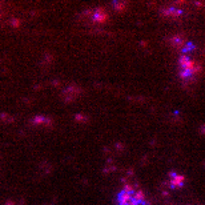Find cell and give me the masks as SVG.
<instances>
[{
    "label": "cell",
    "instance_id": "cell-5",
    "mask_svg": "<svg viewBox=\"0 0 205 205\" xmlns=\"http://www.w3.org/2000/svg\"><path fill=\"white\" fill-rule=\"evenodd\" d=\"M185 184V177L182 174H179V173H170L169 174V185L170 188H173V189H180L182 188Z\"/></svg>",
    "mask_w": 205,
    "mask_h": 205
},
{
    "label": "cell",
    "instance_id": "cell-7",
    "mask_svg": "<svg viewBox=\"0 0 205 205\" xmlns=\"http://www.w3.org/2000/svg\"><path fill=\"white\" fill-rule=\"evenodd\" d=\"M32 124L33 125H43V127H49V125H52V120L47 116H43V115H38L35 117L32 118Z\"/></svg>",
    "mask_w": 205,
    "mask_h": 205
},
{
    "label": "cell",
    "instance_id": "cell-11",
    "mask_svg": "<svg viewBox=\"0 0 205 205\" xmlns=\"http://www.w3.org/2000/svg\"><path fill=\"white\" fill-rule=\"evenodd\" d=\"M6 205H15V204H13V202H7Z\"/></svg>",
    "mask_w": 205,
    "mask_h": 205
},
{
    "label": "cell",
    "instance_id": "cell-1",
    "mask_svg": "<svg viewBox=\"0 0 205 205\" xmlns=\"http://www.w3.org/2000/svg\"><path fill=\"white\" fill-rule=\"evenodd\" d=\"M118 205H149L145 200V194L141 189L132 185H125L117 194Z\"/></svg>",
    "mask_w": 205,
    "mask_h": 205
},
{
    "label": "cell",
    "instance_id": "cell-10",
    "mask_svg": "<svg viewBox=\"0 0 205 205\" xmlns=\"http://www.w3.org/2000/svg\"><path fill=\"white\" fill-rule=\"evenodd\" d=\"M113 7H115L116 9H118V11L124 9V4H123V3H113Z\"/></svg>",
    "mask_w": 205,
    "mask_h": 205
},
{
    "label": "cell",
    "instance_id": "cell-6",
    "mask_svg": "<svg viewBox=\"0 0 205 205\" xmlns=\"http://www.w3.org/2000/svg\"><path fill=\"white\" fill-rule=\"evenodd\" d=\"M79 95H80V89H79L77 87H75V85H72V87H68L63 92V99L67 103H71V101L75 100Z\"/></svg>",
    "mask_w": 205,
    "mask_h": 205
},
{
    "label": "cell",
    "instance_id": "cell-2",
    "mask_svg": "<svg viewBox=\"0 0 205 205\" xmlns=\"http://www.w3.org/2000/svg\"><path fill=\"white\" fill-rule=\"evenodd\" d=\"M179 76L184 83H189L196 79V76L201 72V65L194 61L191 56H180L179 57Z\"/></svg>",
    "mask_w": 205,
    "mask_h": 205
},
{
    "label": "cell",
    "instance_id": "cell-3",
    "mask_svg": "<svg viewBox=\"0 0 205 205\" xmlns=\"http://www.w3.org/2000/svg\"><path fill=\"white\" fill-rule=\"evenodd\" d=\"M85 15H87L88 19H91L92 21L99 24L107 23L108 19H109V15L107 13V11L103 7H97L95 9H88V11H85Z\"/></svg>",
    "mask_w": 205,
    "mask_h": 205
},
{
    "label": "cell",
    "instance_id": "cell-8",
    "mask_svg": "<svg viewBox=\"0 0 205 205\" xmlns=\"http://www.w3.org/2000/svg\"><path fill=\"white\" fill-rule=\"evenodd\" d=\"M170 44L173 48H177V49H181L182 45L185 44V38L182 35H176V36H172L170 38Z\"/></svg>",
    "mask_w": 205,
    "mask_h": 205
},
{
    "label": "cell",
    "instance_id": "cell-9",
    "mask_svg": "<svg viewBox=\"0 0 205 205\" xmlns=\"http://www.w3.org/2000/svg\"><path fill=\"white\" fill-rule=\"evenodd\" d=\"M194 51H196V45H194V43H192V41H185L182 48L180 49V52H181L182 56H189V53L194 52Z\"/></svg>",
    "mask_w": 205,
    "mask_h": 205
},
{
    "label": "cell",
    "instance_id": "cell-4",
    "mask_svg": "<svg viewBox=\"0 0 205 205\" xmlns=\"http://www.w3.org/2000/svg\"><path fill=\"white\" fill-rule=\"evenodd\" d=\"M161 15L164 18H169V19H177L184 16V11L180 8H176V7H165V8L161 9Z\"/></svg>",
    "mask_w": 205,
    "mask_h": 205
}]
</instances>
